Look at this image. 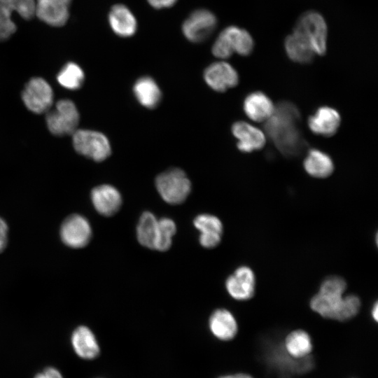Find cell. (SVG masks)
<instances>
[{"mask_svg": "<svg viewBox=\"0 0 378 378\" xmlns=\"http://www.w3.org/2000/svg\"><path fill=\"white\" fill-rule=\"evenodd\" d=\"M256 279L253 270L246 265L237 267L225 281V288L233 299L246 301L255 293Z\"/></svg>", "mask_w": 378, "mask_h": 378, "instance_id": "cell-12", "label": "cell"}, {"mask_svg": "<svg viewBox=\"0 0 378 378\" xmlns=\"http://www.w3.org/2000/svg\"><path fill=\"white\" fill-rule=\"evenodd\" d=\"M210 331L214 337L221 341H230L238 332L237 321L229 310L217 309L210 316L209 320Z\"/></svg>", "mask_w": 378, "mask_h": 378, "instance_id": "cell-18", "label": "cell"}, {"mask_svg": "<svg viewBox=\"0 0 378 378\" xmlns=\"http://www.w3.org/2000/svg\"><path fill=\"white\" fill-rule=\"evenodd\" d=\"M92 236L88 220L81 215L71 214L67 216L60 227V237L69 247L80 248L87 246Z\"/></svg>", "mask_w": 378, "mask_h": 378, "instance_id": "cell-10", "label": "cell"}, {"mask_svg": "<svg viewBox=\"0 0 378 378\" xmlns=\"http://www.w3.org/2000/svg\"><path fill=\"white\" fill-rule=\"evenodd\" d=\"M283 346L293 358L301 359L310 356L313 344L309 333L301 329L295 330L288 334Z\"/></svg>", "mask_w": 378, "mask_h": 378, "instance_id": "cell-24", "label": "cell"}, {"mask_svg": "<svg viewBox=\"0 0 378 378\" xmlns=\"http://www.w3.org/2000/svg\"><path fill=\"white\" fill-rule=\"evenodd\" d=\"M156 189L163 200L170 204L183 202L191 191V183L186 173L178 168L169 169L155 179Z\"/></svg>", "mask_w": 378, "mask_h": 378, "instance_id": "cell-6", "label": "cell"}, {"mask_svg": "<svg viewBox=\"0 0 378 378\" xmlns=\"http://www.w3.org/2000/svg\"><path fill=\"white\" fill-rule=\"evenodd\" d=\"M108 22L113 32L121 37H130L136 31V19L132 12L123 4H115L111 8L108 14Z\"/></svg>", "mask_w": 378, "mask_h": 378, "instance_id": "cell-20", "label": "cell"}, {"mask_svg": "<svg viewBox=\"0 0 378 378\" xmlns=\"http://www.w3.org/2000/svg\"><path fill=\"white\" fill-rule=\"evenodd\" d=\"M91 200L96 211L105 216L116 214L122 205V196L118 189L108 184H102L91 191Z\"/></svg>", "mask_w": 378, "mask_h": 378, "instance_id": "cell-15", "label": "cell"}, {"mask_svg": "<svg viewBox=\"0 0 378 378\" xmlns=\"http://www.w3.org/2000/svg\"><path fill=\"white\" fill-rule=\"evenodd\" d=\"M148 4L153 8L161 9L169 8L175 4L177 0H147Z\"/></svg>", "mask_w": 378, "mask_h": 378, "instance_id": "cell-34", "label": "cell"}, {"mask_svg": "<svg viewBox=\"0 0 378 378\" xmlns=\"http://www.w3.org/2000/svg\"><path fill=\"white\" fill-rule=\"evenodd\" d=\"M71 1L36 0V15L41 21L50 26H63L68 20Z\"/></svg>", "mask_w": 378, "mask_h": 378, "instance_id": "cell-14", "label": "cell"}, {"mask_svg": "<svg viewBox=\"0 0 378 378\" xmlns=\"http://www.w3.org/2000/svg\"><path fill=\"white\" fill-rule=\"evenodd\" d=\"M232 132L238 140L237 148L242 152H252L262 148L265 144V136L262 131L253 125L239 121L233 124Z\"/></svg>", "mask_w": 378, "mask_h": 378, "instance_id": "cell-17", "label": "cell"}, {"mask_svg": "<svg viewBox=\"0 0 378 378\" xmlns=\"http://www.w3.org/2000/svg\"><path fill=\"white\" fill-rule=\"evenodd\" d=\"M340 125V115L329 106L318 108L308 120L310 130L316 134L329 136L335 134Z\"/></svg>", "mask_w": 378, "mask_h": 378, "instance_id": "cell-19", "label": "cell"}, {"mask_svg": "<svg viewBox=\"0 0 378 378\" xmlns=\"http://www.w3.org/2000/svg\"><path fill=\"white\" fill-rule=\"evenodd\" d=\"M218 378H253L251 375L246 373H237L220 376Z\"/></svg>", "mask_w": 378, "mask_h": 378, "instance_id": "cell-35", "label": "cell"}, {"mask_svg": "<svg viewBox=\"0 0 378 378\" xmlns=\"http://www.w3.org/2000/svg\"><path fill=\"white\" fill-rule=\"evenodd\" d=\"M72 141L77 153L96 162L106 160L111 153L108 138L99 132L77 130L72 134Z\"/></svg>", "mask_w": 378, "mask_h": 378, "instance_id": "cell-8", "label": "cell"}, {"mask_svg": "<svg viewBox=\"0 0 378 378\" xmlns=\"http://www.w3.org/2000/svg\"><path fill=\"white\" fill-rule=\"evenodd\" d=\"M216 24V17L211 11L198 9L193 11L183 22L182 31L188 40L199 43L213 33Z\"/></svg>", "mask_w": 378, "mask_h": 378, "instance_id": "cell-11", "label": "cell"}, {"mask_svg": "<svg viewBox=\"0 0 378 378\" xmlns=\"http://www.w3.org/2000/svg\"><path fill=\"white\" fill-rule=\"evenodd\" d=\"M254 47L253 38L244 29L237 26L225 28L218 36L212 46L213 55L219 59H227L234 53L247 56Z\"/></svg>", "mask_w": 378, "mask_h": 378, "instance_id": "cell-4", "label": "cell"}, {"mask_svg": "<svg viewBox=\"0 0 378 378\" xmlns=\"http://www.w3.org/2000/svg\"><path fill=\"white\" fill-rule=\"evenodd\" d=\"M263 360L267 367L280 378H290L311 371L314 359L311 356L297 359L290 356L283 344H270L265 348Z\"/></svg>", "mask_w": 378, "mask_h": 378, "instance_id": "cell-3", "label": "cell"}, {"mask_svg": "<svg viewBox=\"0 0 378 378\" xmlns=\"http://www.w3.org/2000/svg\"><path fill=\"white\" fill-rule=\"evenodd\" d=\"M8 227L6 222L0 216V253L6 248L8 244Z\"/></svg>", "mask_w": 378, "mask_h": 378, "instance_id": "cell-32", "label": "cell"}, {"mask_svg": "<svg viewBox=\"0 0 378 378\" xmlns=\"http://www.w3.org/2000/svg\"><path fill=\"white\" fill-rule=\"evenodd\" d=\"M35 0H15V9L22 18L30 20L36 15Z\"/></svg>", "mask_w": 378, "mask_h": 378, "instance_id": "cell-31", "label": "cell"}, {"mask_svg": "<svg viewBox=\"0 0 378 378\" xmlns=\"http://www.w3.org/2000/svg\"><path fill=\"white\" fill-rule=\"evenodd\" d=\"M158 220L150 211H145L140 216L136 227V238L141 246L155 250Z\"/></svg>", "mask_w": 378, "mask_h": 378, "instance_id": "cell-27", "label": "cell"}, {"mask_svg": "<svg viewBox=\"0 0 378 378\" xmlns=\"http://www.w3.org/2000/svg\"><path fill=\"white\" fill-rule=\"evenodd\" d=\"M34 378H64L61 372L56 368L49 367L43 372L36 374Z\"/></svg>", "mask_w": 378, "mask_h": 378, "instance_id": "cell-33", "label": "cell"}, {"mask_svg": "<svg viewBox=\"0 0 378 378\" xmlns=\"http://www.w3.org/2000/svg\"><path fill=\"white\" fill-rule=\"evenodd\" d=\"M243 108L246 115L255 122H265L275 109L272 100L261 92L249 94L244 101Z\"/></svg>", "mask_w": 378, "mask_h": 378, "instance_id": "cell-22", "label": "cell"}, {"mask_svg": "<svg viewBox=\"0 0 378 378\" xmlns=\"http://www.w3.org/2000/svg\"><path fill=\"white\" fill-rule=\"evenodd\" d=\"M71 341L75 353L81 358L92 360L99 354L97 340L87 326H80L76 328L71 335Z\"/></svg>", "mask_w": 378, "mask_h": 378, "instance_id": "cell-21", "label": "cell"}, {"mask_svg": "<svg viewBox=\"0 0 378 378\" xmlns=\"http://www.w3.org/2000/svg\"><path fill=\"white\" fill-rule=\"evenodd\" d=\"M22 99L29 111L35 113H42L51 108L53 91L43 78H33L25 85Z\"/></svg>", "mask_w": 378, "mask_h": 378, "instance_id": "cell-9", "label": "cell"}, {"mask_svg": "<svg viewBox=\"0 0 378 378\" xmlns=\"http://www.w3.org/2000/svg\"><path fill=\"white\" fill-rule=\"evenodd\" d=\"M370 314L372 319L377 322L378 319V303L377 301L372 305Z\"/></svg>", "mask_w": 378, "mask_h": 378, "instance_id": "cell-36", "label": "cell"}, {"mask_svg": "<svg viewBox=\"0 0 378 378\" xmlns=\"http://www.w3.org/2000/svg\"><path fill=\"white\" fill-rule=\"evenodd\" d=\"M176 232L174 221L169 218H162L158 220V232L155 250L166 251L172 246L173 237Z\"/></svg>", "mask_w": 378, "mask_h": 378, "instance_id": "cell-29", "label": "cell"}, {"mask_svg": "<svg viewBox=\"0 0 378 378\" xmlns=\"http://www.w3.org/2000/svg\"><path fill=\"white\" fill-rule=\"evenodd\" d=\"M300 114L290 102H284L275 107L265 121V130L276 148L289 157L298 155L305 146L300 128Z\"/></svg>", "mask_w": 378, "mask_h": 378, "instance_id": "cell-2", "label": "cell"}, {"mask_svg": "<svg viewBox=\"0 0 378 378\" xmlns=\"http://www.w3.org/2000/svg\"><path fill=\"white\" fill-rule=\"evenodd\" d=\"M80 115L75 104L70 99L58 101L46 114V124L54 135H72L79 123Z\"/></svg>", "mask_w": 378, "mask_h": 378, "instance_id": "cell-7", "label": "cell"}, {"mask_svg": "<svg viewBox=\"0 0 378 378\" xmlns=\"http://www.w3.org/2000/svg\"><path fill=\"white\" fill-rule=\"evenodd\" d=\"M133 92L143 106L154 108L161 100V90L156 82L149 76L139 78L133 86Z\"/></svg>", "mask_w": 378, "mask_h": 378, "instance_id": "cell-23", "label": "cell"}, {"mask_svg": "<svg viewBox=\"0 0 378 378\" xmlns=\"http://www.w3.org/2000/svg\"><path fill=\"white\" fill-rule=\"evenodd\" d=\"M293 32L305 41L316 55H323L326 52L328 27L319 13L308 11L303 13L297 21Z\"/></svg>", "mask_w": 378, "mask_h": 378, "instance_id": "cell-5", "label": "cell"}, {"mask_svg": "<svg viewBox=\"0 0 378 378\" xmlns=\"http://www.w3.org/2000/svg\"><path fill=\"white\" fill-rule=\"evenodd\" d=\"M15 0H0V41L9 38L15 31L16 25L11 20Z\"/></svg>", "mask_w": 378, "mask_h": 378, "instance_id": "cell-30", "label": "cell"}, {"mask_svg": "<svg viewBox=\"0 0 378 378\" xmlns=\"http://www.w3.org/2000/svg\"><path fill=\"white\" fill-rule=\"evenodd\" d=\"M346 287L342 277H327L311 298L310 308L325 318L342 322L352 319L358 314L361 301L355 294H345Z\"/></svg>", "mask_w": 378, "mask_h": 378, "instance_id": "cell-1", "label": "cell"}, {"mask_svg": "<svg viewBox=\"0 0 378 378\" xmlns=\"http://www.w3.org/2000/svg\"><path fill=\"white\" fill-rule=\"evenodd\" d=\"M85 75L82 69L74 62H68L59 72L58 83L69 90H77L81 87Z\"/></svg>", "mask_w": 378, "mask_h": 378, "instance_id": "cell-28", "label": "cell"}, {"mask_svg": "<svg viewBox=\"0 0 378 378\" xmlns=\"http://www.w3.org/2000/svg\"><path fill=\"white\" fill-rule=\"evenodd\" d=\"M204 78L211 89L220 92L236 86L239 83L236 69L224 61L216 62L208 66L204 70Z\"/></svg>", "mask_w": 378, "mask_h": 378, "instance_id": "cell-13", "label": "cell"}, {"mask_svg": "<svg viewBox=\"0 0 378 378\" xmlns=\"http://www.w3.org/2000/svg\"><path fill=\"white\" fill-rule=\"evenodd\" d=\"M194 226L200 232L199 241L206 248L216 247L221 241L223 226L216 216L203 214L196 216Z\"/></svg>", "mask_w": 378, "mask_h": 378, "instance_id": "cell-16", "label": "cell"}, {"mask_svg": "<svg viewBox=\"0 0 378 378\" xmlns=\"http://www.w3.org/2000/svg\"><path fill=\"white\" fill-rule=\"evenodd\" d=\"M304 167L309 175L325 178L332 173L334 164L328 154L318 149H312L304 159Z\"/></svg>", "mask_w": 378, "mask_h": 378, "instance_id": "cell-25", "label": "cell"}, {"mask_svg": "<svg viewBox=\"0 0 378 378\" xmlns=\"http://www.w3.org/2000/svg\"><path fill=\"white\" fill-rule=\"evenodd\" d=\"M284 48L288 57L298 63L310 62L316 55L309 45L293 32L286 38Z\"/></svg>", "mask_w": 378, "mask_h": 378, "instance_id": "cell-26", "label": "cell"}]
</instances>
